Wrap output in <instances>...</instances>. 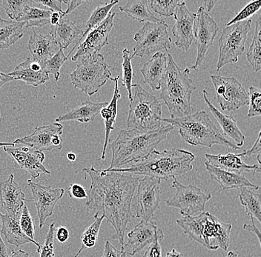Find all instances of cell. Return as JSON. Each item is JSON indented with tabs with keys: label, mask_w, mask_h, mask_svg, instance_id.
<instances>
[{
	"label": "cell",
	"mask_w": 261,
	"mask_h": 257,
	"mask_svg": "<svg viewBox=\"0 0 261 257\" xmlns=\"http://www.w3.org/2000/svg\"><path fill=\"white\" fill-rule=\"evenodd\" d=\"M243 154H205L206 162L215 167L232 172L238 175H245L246 174H254L256 172L261 173V167L258 165H249L245 163L241 159Z\"/></svg>",
	"instance_id": "cell-22"
},
{
	"label": "cell",
	"mask_w": 261,
	"mask_h": 257,
	"mask_svg": "<svg viewBox=\"0 0 261 257\" xmlns=\"http://www.w3.org/2000/svg\"><path fill=\"white\" fill-rule=\"evenodd\" d=\"M10 257H31L30 254L27 252L24 251L22 250H18L16 251L12 250L11 253Z\"/></svg>",
	"instance_id": "cell-59"
},
{
	"label": "cell",
	"mask_w": 261,
	"mask_h": 257,
	"mask_svg": "<svg viewBox=\"0 0 261 257\" xmlns=\"http://www.w3.org/2000/svg\"><path fill=\"white\" fill-rule=\"evenodd\" d=\"M52 12L53 11L50 10L27 6L21 17L17 19V22H24L26 27H42L50 23Z\"/></svg>",
	"instance_id": "cell-36"
},
{
	"label": "cell",
	"mask_w": 261,
	"mask_h": 257,
	"mask_svg": "<svg viewBox=\"0 0 261 257\" xmlns=\"http://www.w3.org/2000/svg\"><path fill=\"white\" fill-rule=\"evenodd\" d=\"M249 217H250L251 221H252V224H244V226H243V229H244L245 231H246V232L252 233V234H254V235L257 237V240L259 241V243H260L261 249V232L257 229V226H256L254 218L252 217V216H249Z\"/></svg>",
	"instance_id": "cell-53"
},
{
	"label": "cell",
	"mask_w": 261,
	"mask_h": 257,
	"mask_svg": "<svg viewBox=\"0 0 261 257\" xmlns=\"http://www.w3.org/2000/svg\"><path fill=\"white\" fill-rule=\"evenodd\" d=\"M63 17V15L60 13L52 12L50 16V24L52 26H56L60 22V19Z\"/></svg>",
	"instance_id": "cell-57"
},
{
	"label": "cell",
	"mask_w": 261,
	"mask_h": 257,
	"mask_svg": "<svg viewBox=\"0 0 261 257\" xmlns=\"http://www.w3.org/2000/svg\"><path fill=\"white\" fill-rule=\"evenodd\" d=\"M14 80V78L12 76H9L8 74H4V73L0 71V89L6 83L11 82Z\"/></svg>",
	"instance_id": "cell-58"
},
{
	"label": "cell",
	"mask_w": 261,
	"mask_h": 257,
	"mask_svg": "<svg viewBox=\"0 0 261 257\" xmlns=\"http://www.w3.org/2000/svg\"><path fill=\"white\" fill-rule=\"evenodd\" d=\"M77 62L76 69L70 74L71 84L90 97L97 94L112 78L109 65L100 53L80 59Z\"/></svg>",
	"instance_id": "cell-7"
},
{
	"label": "cell",
	"mask_w": 261,
	"mask_h": 257,
	"mask_svg": "<svg viewBox=\"0 0 261 257\" xmlns=\"http://www.w3.org/2000/svg\"><path fill=\"white\" fill-rule=\"evenodd\" d=\"M0 221L2 222L1 234L4 235L8 243L21 246L24 244L33 243L37 247V252L40 253L41 245L35 240H32L24 234L19 224V219L11 217L0 213Z\"/></svg>",
	"instance_id": "cell-28"
},
{
	"label": "cell",
	"mask_w": 261,
	"mask_h": 257,
	"mask_svg": "<svg viewBox=\"0 0 261 257\" xmlns=\"http://www.w3.org/2000/svg\"><path fill=\"white\" fill-rule=\"evenodd\" d=\"M11 146H15L14 143L0 142V147H11Z\"/></svg>",
	"instance_id": "cell-63"
},
{
	"label": "cell",
	"mask_w": 261,
	"mask_h": 257,
	"mask_svg": "<svg viewBox=\"0 0 261 257\" xmlns=\"http://www.w3.org/2000/svg\"><path fill=\"white\" fill-rule=\"evenodd\" d=\"M63 3H64L65 4H66L68 6V8H67L66 11L63 13V17L65 16L68 15L70 13L72 12L73 11H74L76 8L79 7L81 4H83L84 3V1H80V0H72V1H63Z\"/></svg>",
	"instance_id": "cell-55"
},
{
	"label": "cell",
	"mask_w": 261,
	"mask_h": 257,
	"mask_svg": "<svg viewBox=\"0 0 261 257\" xmlns=\"http://www.w3.org/2000/svg\"><path fill=\"white\" fill-rule=\"evenodd\" d=\"M24 22L0 18V50L14 45L24 35Z\"/></svg>",
	"instance_id": "cell-34"
},
{
	"label": "cell",
	"mask_w": 261,
	"mask_h": 257,
	"mask_svg": "<svg viewBox=\"0 0 261 257\" xmlns=\"http://www.w3.org/2000/svg\"><path fill=\"white\" fill-rule=\"evenodd\" d=\"M208 212H203L195 216H184L176 220V223L184 230V234L200 245H205L203 231Z\"/></svg>",
	"instance_id": "cell-31"
},
{
	"label": "cell",
	"mask_w": 261,
	"mask_h": 257,
	"mask_svg": "<svg viewBox=\"0 0 261 257\" xmlns=\"http://www.w3.org/2000/svg\"><path fill=\"white\" fill-rule=\"evenodd\" d=\"M102 257H127L124 250L114 248L109 241H106Z\"/></svg>",
	"instance_id": "cell-52"
},
{
	"label": "cell",
	"mask_w": 261,
	"mask_h": 257,
	"mask_svg": "<svg viewBox=\"0 0 261 257\" xmlns=\"http://www.w3.org/2000/svg\"><path fill=\"white\" fill-rule=\"evenodd\" d=\"M174 127L168 124L158 131L145 132L136 129L121 130L110 144L112 162L109 167L120 168V166L138 162L146 159L169 136Z\"/></svg>",
	"instance_id": "cell-2"
},
{
	"label": "cell",
	"mask_w": 261,
	"mask_h": 257,
	"mask_svg": "<svg viewBox=\"0 0 261 257\" xmlns=\"http://www.w3.org/2000/svg\"><path fill=\"white\" fill-rule=\"evenodd\" d=\"M34 4H37L39 6H42L44 7L48 8V10L53 11V12L60 13L63 15L64 11H63V7H62V3L63 1L60 0H47V1H42V0H34L33 1Z\"/></svg>",
	"instance_id": "cell-50"
},
{
	"label": "cell",
	"mask_w": 261,
	"mask_h": 257,
	"mask_svg": "<svg viewBox=\"0 0 261 257\" xmlns=\"http://www.w3.org/2000/svg\"><path fill=\"white\" fill-rule=\"evenodd\" d=\"M33 30L34 34L29 39L28 48L32 53L33 60L44 65L61 48L51 32L46 35H41L36 33L34 29Z\"/></svg>",
	"instance_id": "cell-24"
},
{
	"label": "cell",
	"mask_w": 261,
	"mask_h": 257,
	"mask_svg": "<svg viewBox=\"0 0 261 257\" xmlns=\"http://www.w3.org/2000/svg\"><path fill=\"white\" fill-rule=\"evenodd\" d=\"M161 229L158 227L156 222L141 219L127 235L126 243L121 250L130 256H135L145 248H148Z\"/></svg>",
	"instance_id": "cell-19"
},
{
	"label": "cell",
	"mask_w": 261,
	"mask_h": 257,
	"mask_svg": "<svg viewBox=\"0 0 261 257\" xmlns=\"http://www.w3.org/2000/svg\"><path fill=\"white\" fill-rule=\"evenodd\" d=\"M162 122L177 128L181 137L192 146L220 145L234 151L241 149L220 132L205 110L182 118H162Z\"/></svg>",
	"instance_id": "cell-4"
},
{
	"label": "cell",
	"mask_w": 261,
	"mask_h": 257,
	"mask_svg": "<svg viewBox=\"0 0 261 257\" xmlns=\"http://www.w3.org/2000/svg\"><path fill=\"white\" fill-rule=\"evenodd\" d=\"M217 1H205L204 2V5L205 6H203L205 8V9H206V12H210L212 9H213L214 6L216 4Z\"/></svg>",
	"instance_id": "cell-60"
},
{
	"label": "cell",
	"mask_w": 261,
	"mask_h": 257,
	"mask_svg": "<svg viewBox=\"0 0 261 257\" xmlns=\"http://www.w3.org/2000/svg\"><path fill=\"white\" fill-rule=\"evenodd\" d=\"M260 9L261 0L251 2L250 3L246 5V7L242 11H240L230 22H228L226 24V26L231 25L233 24L237 23V22H242V21L248 20V18L254 16Z\"/></svg>",
	"instance_id": "cell-46"
},
{
	"label": "cell",
	"mask_w": 261,
	"mask_h": 257,
	"mask_svg": "<svg viewBox=\"0 0 261 257\" xmlns=\"http://www.w3.org/2000/svg\"><path fill=\"white\" fill-rule=\"evenodd\" d=\"M219 32L217 22L210 17L203 6H200L196 13L195 23V38L197 54L195 64L184 70L189 75L192 71H198L199 68L205 58L208 48L213 45L214 40Z\"/></svg>",
	"instance_id": "cell-13"
},
{
	"label": "cell",
	"mask_w": 261,
	"mask_h": 257,
	"mask_svg": "<svg viewBox=\"0 0 261 257\" xmlns=\"http://www.w3.org/2000/svg\"><path fill=\"white\" fill-rule=\"evenodd\" d=\"M161 180L154 177H140L132 200V209L135 210L133 217L151 220L161 204Z\"/></svg>",
	"instance_id": "cell-11"
},
{
	"label": "cell",
	"mask_w": 261,
	"mask_h": 257,
	"mask_svg": "<svg viewBox=\"0 0 261 257\" xmlns=\"http://www.w3.org/2000/svg\"><path fill=\"white\" fill-rule=\"evenodd\" d=\"M166 257H184V254L177 252L176 249L173 248L171 252L166 253Z\"/></svg>",
	"instance_id": "cell-61"
},
{
	"label": "cell",
	"mask_w": 261,
	"mask_h": 257,
	"mask_svg": "<svg viewBox=\"0 0 261 257\" xmlns=\"http://www.w3.org/2000/svg\"><path fill=\"white\" fill-rule=\"evenodd\" d=\"M181 1L179 0H166V1H158L151 0L149 1L150 7L156 14L163 17H174L176 9Z\"/></svg>",
	"instance_id": "cell-42"
},
{
	"label": "cell",
	"mask_w": 261,
	"mask_h": 257,
	"mask_svg": "<svg viewBox=\"0 0 261 257\" xmlns=\"http://www.w3.org/2000/svg\"><path fill=\"white\" fill-rule=\"evenodd\" d=\"M3 5L8 17L12 20L17 21L23 13L24 8L27 6H32L34 3L29 0H3Z\"/></svg>",
	"instance_id": "cell-41"
},
{
	"label": "cell",
	"mask_w": 261,
	"mask_h": 257,
	"mask_svg": "<svg viewBox=\"0 0 261 257\" xmlns=\"http://www.w3.org/2000/svg\"><path fill=\"white\" fill-rule=\"evenodd\" d=\"M118 3L119 1L110 2V3H106V4L103 5V6H98L97 9L93 11L89 20L86 22L85 30H83V32H84L83 35L79 39V40L76 42V45H74V47H73L72 49H71L70 53H68V56H67V58H69L70 55L71 54L73 50L76 48V46L81 43L82 40H83V39L84 38V37H86L90 32L94 30V28H96L98 26L101 25V24L106 20V18H107L109 14H110L111 11H112V9H113L116 5L118 4Z\"/></svg>",
	"instance_id": "cell-35"
},
{
	"label": "cell",
	"mask_w": 261,
	"mask_h": 257,
	"mask_svg": "<svg viewBox=\"0 0 261 257\" xmlns=\"http://www.w3.org/2000/svg\"><path fill=\"white\" fill-rule=\"evenodd\" d=\"M83 172L91 178L86 206L94 219L104 217L113 226V240H118L121 249L125 244V233L128 224H133L132 200L141 176L128 173L97 170L94 167Z\"/></svg>",
	"instance_id": "cell-1"
},
{
	"label": "cell",
	"mask_w": 261,
	"mask_h": 257,
	"mask_svg": "<svg viewBox=\"0 0 261 257\" xmlns=\"http://www.w3.org/2000/svg\"><path fill=\"white\" fill-rule=\"evenodd\" d=\"M103 219L104 217L96 218L95 221L83 232L81 238L82 242L81 248L78 250L74 257L79 256L80 254L85 249L92 248L95 246L98 241L101 224H102Z\"/></svg>",
	"instance_id": "cell-39"
},
{
	"label": "cell",
	"mask_w": 261,
	"mask_h": 257,
	"mask_svg": "<svg viewBox=\"0 0 261 257\" xmlns=\"http://www.w3.org/2000/svg\"><path fill=\"white\" fill-rule=\"evenodd\" d=\"M205 166L212 180L219 184L223 190L241 189L242 188L259 189V186L251 183L245 175L226 172L211 165L208 162H205Z\"/></svg>",
	"instance_id": "cell-27"
},
{
	"label": "cell",
	"mask_w": 261,
	"mask_h": 257,
	"mask_svg": "<svg viewBox=\"0 0 261 257\" xmlns=\"http://www.w3.org/2000/svg\"><path fill=\"white\" fill-rule=\"evenodd\" d=\"M168 67L161 83V98L169 109L171 118L192 115V94L196 85L188 74L181 71L174 58L168 53Z\"/></svg>",
	"instance_id": "cell-5"
},
{
	"label": "cell",
	"mask_w": 261,
	"mask_h": 257,
	"mask_svg": "<svg viewBox=\"0 0 261 257\" xmlns=\"http://www.w3.org/2000/svg\"><path fill=\"white\" fill-rule=\"evenodd\" d=\"M50 32L53 34L61 49H67L74 39L79 36L82 37L84 33L83 30L76 26L74 22L64 19V17L60 19L56 26H52Z\"/></svg>",
	"instance_id": "cell-32"
},
{
	"label": "cell",
	"mask_w": 261,
	"mask_h": 257,
	"mask_svg": "<svg viewBox=\"0 0 261 257\" xmlns=\"http://www.w3.org/2000/svg\"><path fill=\"white\" fill-rule=\"evenodd\" d=\"M246 58L252 66L254 72L261 70V11L258 19L255 22L254 37L249 50L246 53Z\"/></svg>",
	"instance_id": "cell-38"
},
{
	"label": "cell",
	"mask_w": 261,
	"mask_h": 257,
	"mask_svg": "<svg viewBox=\"0 0 261 257\" xmlns=\"http://www.w3.org/2000/svg\"><path fill=\"white\" fill-rule=\"evenodd\" d=\"M231 229L232 224L221 222L216 216L208 212L204 225V247L208 250H216L221 248L227 251Z\"/></svg>",
	"instance_id": "cell-20"
},
{
	"label": "cell",
	"mask_w": 261,
	"mask_h": 257,
	"mask_svg": "<svg viewBox=\"0 0 261 257\" xmlns=\"http://www.w3.org/2000/svg\"><path fill=\"white\" fill-rule=\"evenodd\" d=\"M28 184L32 191V200L37 208L40 229H42L47 218L53 214L57 202L63 197L65 190L45 186L42 184L34 183L32 180H29Z\"/></svg>",
	"instance_id": "cell-16"
},
{
	"label": "cell",
	"mask_w": 261,
	"mask_h": 257,
	"mask_svg": "<svg viewBox=\"0 0 261 257\" xmlns=\"http://www.w3.org/2000/svg\"><path fill=\"white\" fill-rule=\"evenodd\" d=\"M203 99L205 103L208 105V108L215 118L216 119L220 126L223 130V135L228 137V139L236 143L239 148L242 147L246 141V136L241 132L240 128L237 124V120L234 117L228 116L221 113L215 105L212 103L208 97V92L205 89L203 91Z\"/></svg>",
	"instance_id": "cell-25"
},
{
	"label": "cell",
	"mask_w": 261,
	"mask_h": 257,
	"mask_svg": "<svg viewBox=\"0 0 261 257\" xmlns=\"http://www.w3.org/2000/svg\"><path fill=\"white\" fill-rule=\"evenodd\" d=\"M119 9L125 13L128 17L140 22L148 21L149 22H162V19L155 17L150 10L148 0H129L124 6Z\"/></svg>",
	"instance_id": "cell-33"
},
{
	"label": "cell",
	"mask_w": 261,
	"mask_h": 257,
	"mask_svg": "<svg viewBox=\"0 0 261 257\" xmlns=\"http://www.w3.org/2000/svg\"><path fill=\"white\" fill-rule=\"evenodd\" d=\"M248 93L249 97L248 117H261V89L251 86Z\"/></svg>",
	"instance_id": "cell-44"
},
{
	"label": "cell",
	"mask_w": 261,
	"mask_h": 257,
	"mask_svg": "<svg viewBox=\"0 0 261 257\" xmlns=\"http://www.w3.org/2000/svg\"><path fill=\"white\" fill-rule=\"evenodd\" d=\"M212 82L216 92L217 101L223 110L236 111L249 105V93L234 77L212 75Z\"/></svg>",
	"instance_id": "cell-12"
},
{
	"label": "cell",
	"mask_w": 261,
	"mask_h": 257,
	"mask_svg": "<svg viewBox=\"0 0 261 257\" xmlns=\"http://www.w3.org/2000/svg\"><path fill=\"white\" fill-rule=\"evenodd\" d=\"M195 159V156L185 150H154L146 159L135 162L130 167L108 170L169 180L191 172L193 169L192 162Z\"/></svg>",
	"instance_id": "cell-3"
},
{
	"label": "cell",
	"mask_w": 261,
	"mask_h": 257,
	"mask_svg": "<svg viewBox=\"0 0 261 257\" xmlns=\"http://www.w3.org/2000/svg\"><path fill=\"white\" fill-rule=\"evenodd\" d=\"M168 67V56L163 52L154 53L141 69L144 82L152 91L161 90V83Z\"/></svg>",
	"instance_id": "cell-26"
},
{
	"label": "cell",
	"mask_w": 261,
	"mask_h": 257,
	"mask_svg": "<svg viewBox=\"0 0 261 257\" xmlns=\"http://www.w3.org/2000/svg\"><path fill=\"white\" fill-rule=\"evenodd\" d=\"M135 94L130 101L127 119L128 129L151 132L162 128V105L154 95L139 84H132Z\"/></svg>",
	"instance_id": "cell-6"
},
{
	"label": "cell",
	"mask_w": 261,
	"mask_h": 257,
	"mask_svg": "<svg viewBox=\"0 0 261 257\" xmlns=\"http://www.w3.org/2000/svg\"><path fill=\"white\" fill-rule=\"evenodd\" d=\"M251 25L252 20L248 19L226 26L223 29L218 40L219 58L217 63V71H219L226 65L238 63L239 56L245 51V45Z\"/></svg>",
	"instance_id": "cell-8"
},
{
	"label": "cell",
	"mask_w": 261,
	"mask_h": 257,
	"mask_svg": "<svg viewBox=\"0 0 261 257\" xmlns=\"http://www.w3.org/2000/svg\"><path fill=\"white\" fill-rule=\"evenodd\" d=\"M67 158H68V160L71 161V162H75L76 159V156L74 153H68L67 154Z\"/></svg>",
	"instance_id": "cell-62"
},
{
	"label": "cell",
	"mask_w": 261,
	"mask_h": 257,
	"mask_svg": "<svg viewBox=\"0 0 261 257\" xmlns=\"http://www.w3.org/2000/svg\"><path fill=\"white\" fill-rule=\"evenodd\" d=\"M163 240H164V233L161 230L152 243L147 248L143 257H163L161 242Z\"/></svg>",
	"instance_id": "cell-48"
},
{
	"label": "cell",
	"mask_w": 261,
	"mask_h": 257,
	"mask_svg": "<svg viewBox=\"0 0 261 257\" xmlns=\"http://www.w3.org/2000/svg\"><path fill=\"white\" fill-rule=\"evenodd\" d=\"M67 60L68 58L65 56L63 50L60 49L53 58L44 64L45 71L48 74H53L55 80L58 81L60 77V69Z\"/></svg>",
	"instance_id": "cell-43"
},
{
	"label": "cell",
	"mask_w": 261,
	"mask_h": 257,
	"mask_svg": "<svg viewBox=\"0 0 261 257\" xmlns=\"http://www.w3.org/2000/svg\"><path fill=\"white\" fill-rule=\"evenodd\" d=\"M226 257H239L238 256V253H234L233 251H229L228 253L227 256Z\"/></svg>",
	"instance_id": "cell-64"
},
{
	"label": "cell",
	"mask_w": 261,
	"mask_h": 257,
	"mask_svg": "<svg viewBox=\"0 0 261 257\" xmlns=\"http://www.w3.org/2000/svg\"><path fill=\"white\" fill-rule=\"evenodd\" d=\"M19 224H20L21 229L24 234L32 240H34L35 227H34V219L31 215L27 206H24L22 213H21Z\"/></svg>",
	"instance_id": "cell-47"
},
{
	"label": "cell",
	"mask_w": 261,
	"mask_h": 257,
	"mask_svg": "<svg viewBox=\"0 0 261 257\" xmlns=\"http://www.w3.org/2000/svg\"><path fill=\"white\" fill-rule=\"evenodd\" d=\"M109 105V102H92L85 101L79 106L73 108L65 115L57 117L55 122L78 121L81 123H89L94 121L101 110Z\"/></svg>",
	"instance_id": "cell-29"
},
{
	"label": "cell",
	"mask_w": 261,
	"mask_h": 257,
	"mask_svg": "<svg viewBox=\"0 0 261 257\" xmlns=\"http://www.w3.org/2000/svg\"><path fill=\"white\" fill-rule=\"evenodd\" d=\"M56 232V227L55 222H52L49 225L48 234L41 245L40 257H55V235Z\"/></svg>",
	"instance_id": "cell-45"
},
{
	"label": "cell",
	"mask_w": 261,
	"mask_h": 257,
	"mask_svg": "<svg viewBox=\"0 0 261 257\" xmlns=\"http://www.w3.org/2000/svg\"><path fill=\"white\" fill-rule=\"evenodd\" d=\"M172 187L176 193L171 199L166 200V206L179 209L184 216H195L202 214L207 203L212 199L211 193H204L194 185H184L175 178L173 180Z\"/></svg>",
	"instance_id": "cell-10"
},
{
	"label": "cell",
	"mask_w": 261,
	"mask_h": 257,
	"mask_svg": "<svg viewBox=\"0 0 261 257\" xmlns=\"http://www.w3.org/2000/svg\"><path fill=\"white\" fill-rule=\"evenodd\" d=\"M134 58L133 52L125 48L122 51V83L124 87L126 88L128 97L130 101L132 100V79H133V69H132V60Z\"/></svg>",
	"instance_id": "cell-40"
},
{
	"label": "cell",
	"mask_w": 261,
	"mask_h": 257,
	"mask_svg": "<svg viewBox=\"0 0 261 257\" xmlns=\"http://www.w3.org/2000/svg\"><path fill=\"white\" fill-rule=\"evenodd\" d=\"M5 152L12 159L16 168L26 170L32 177L37 179L41 175H50V172L43 165L45 154L32 148L21 145L19 147H3Z\"/></svg>",
	"instance_id": "cell-15"
},
{
	"label": "cell",
	"mask_w": 261,
	"mask_h": 257,
	"mask_svg": "<svg viewBox=\"0 0 261 257\" xmlns=\"http://www.w3.org/2000/svg\"><path fill=\"white\" fill-rule=\"evenodd\" d=\"M25 195L18 183L14 175L8 176L6 181L0 183V206L6 212V215L19 219L24 206Z\"/></svg>",
	"instance_id": "cell-21"
},
{
	"label": "cell",
	"mask_w": 261,
	"mask_h": 257,
	"mask_svg": "<svg viewBox=\"0 0 261 257\" xmlns=\"http://www.w3.org/2000/svg\"><path fill=\"white\" fill-rule=\"evenodd\" d=\"M240 190V201L245 208L246 215L256 218L261 224V194L251 191L248 188H242Z\"/></svg>",
	"instance_id": "cell-37"
},
{
	"label": "cell",
	"mask_w": 261,
	"mask_h": 257,
	"mask_svg": "<svg viewBox=\"0 0 261 257\" xmlns=\"http://www.w3.org/2000/svg\"><path fill=\"white\" fill-rule=\"evenodd\" d=\"M70 197L76 199H84L88 198V191L79 184H71L68 188Z\"/></svg>",
	"instance_id": "cell-49"
},
{
	"label": "cell",
	"mask_w": 261,
	"mask_h": 257,
	"mask_svg": "<svg viewBox=\"0 0 261 257\" xmlns=\"http://www.w3.org/2000/svg\"><path fill=\"white\" fill-rule=\"evenodd\" d=\"M11 251L12 250H10L0 235V257H10Z\"/></svg>",
	"instance_id": "cell-56"
},
{
	"label": "cell",
	"mask_w": 261,
	"mask_h": 257,
	"mask_svg": "<svg viewBox=\"0 0 261 257\" xmlns=\"http://www.w3.org/2000/svg\"><path fill=\"white\" fill-rule=\"evenodd\" d=\"M56 237L57 240L60 242V243H65V242L68 240L70 237L69 232L68 229L63 226H60L58 229H56Z\"/></svg>",
	"instance_id": "cell-54"
},
{
	"label": "cell",
	"mask_w": 261,
	"mask_h": 257,
	"mask_svg": "<svg viewBox=\"0 0 261 257\" xmlns=\"http://www.w3.org/2000/svg\"><path fill=\"white\" fill-rule=\"evenodd\" d=\"M120 76H116V77L111 78V80L114 82V92L113 97L111 101L110 104L102 108L100 111L101 117L103 119L104 123H105L106 134L105 141H104L103 149H102V157L101 160H104L106 158V149H107L108 145H109V136L112 131H114V124L116 122V117L117 115V102L121 98L120 92H119L118 80Z\"/></svg>",
	"instance_id": "cell-30"
},
{
	"label": "cell",
	"mask_w": 261,
	"mask_h": 257,
	"mask_svg": "<svg viewBox=\"0 0 261 257\" xmlns=\"http://www.w3.org/2000/svg\"><path fill=\"white\" fill-rule=\"evenodd\" d=\"M168 29L169 25L164 21L146 22L134 37L136 42L133 49L134 56L143 58L170 49L171 39Z\"/></svg>",
	"instance_id": "cell-9"
},
{
	"label": "cell",
	"mask_w": 261,
	"mask_h": 257,
	"mask_svg": "<svg viewBox=\"0 0 261 257\" xmlns=\"http://www.w3.org/2000/svg\"><path fill=\"white\" fill-rule=\"evenodd\" d=\"M115 13L111 12L105 21L97 27L91 31L85 41L79 45L77 51L71 58L73 62L90 55L99 53L104 46L109 43V37L114 26Z\"/></svg>",
	"instance_id": "cell-18"
},
{
	"label": "cell",
	"mask_w": 261,
	"mask_h": 257,
	"mask_svg": "<svg viewBox=\"0 0 261 257\" xmlns=\"http://www.w3.org/2000/svg\"><path fill=\"white\" fill-rule=\"evenodd\" d=\"M243 157H252V156H257V161L261 165V130L259 133L257 139L254 141L252 149L249 151H244L242 153Z\"/></svg>",
	"instance_id": "cell-51"
},
{
	"label": "cell",
	"mask_w": 261,
	"mask_h": 257,
	"mask_svg": "<svg viewBox=\"0 0 261 257\" xmlns=\"http://www.w3.org/2000/svg\"><path fill=\"white\" fill-rule=\"evenodd\" d=\"M63 125L58 123L37 127L32 134L16 139L14 143L28 146L40 152L55 149H61L63 141Z\"/></svg>",
	"instance_id": "cell-14"
},
{
	"label": "cell",
	"mask_w": 261,
	"mask_h": 257,
	"mask_svg": "<svg viewBox=\"0 0 261 257\" xmlns=\"http://www.w3.org/2000/svg\"><path fill=\"white\" fill-rule=\"evenodd\" d=\"M175 23L171 28L174 44L179 49L187 51L195 40L196 14L190 12L185 2L181 1L174 13Z\"/></svg>",
	"instance_id": "cell-17"
},
{
	"label": "cell",
	"mask_w": 261,
	"mask_h": 257,
	"mask_svg": "<svg viewBox=\"0 0 261 257\" xmlns=\"http://www.w3.org/2000/svg\"><path fill=\"white\" fill-rule=\"evenodd\" d=\"M8 75L12 76L14 80H21L34 87L44 84L49 79V74L44 65L30 58H26Z\"/></svg>",
	"instance_id": "cell-23"
}]
</instances>
